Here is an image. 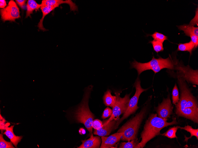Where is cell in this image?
Wrapping results in <instances>:
<instances>
[{"mask_svg":"<svg viewBox=\"0 0 198 148\" xmlns=\"http://www.w3.org/2000/svg\"><path fill=\"white\" fill-rule=\"evenodd\" d=\"M178 82L181 93L179 100L176 104V114L198 123V106L196 99L184 79L178 78Z\"/></svg>","mask_w":198,"mask_h":148,"instance_id":"1","label":"cell"},{"mask_svg":"<svg viewBox=\"0 0 198 148\" xmlns=\"http://www.w3.org/2000/svg\"><path fill=\"white\" fill-rule=\"evenodd\" d=\"M167 119H163L158 117L156 113L150 114L146 120L140 134L141 140L137 148H143L150 140L156 136L160 135V131L163 128L178 123L175 118L170 122H167Z\"/></svg>","mask_w":198,"mask_h":148,"instance_id":"2","label":"cell"},{"mask_svg":"<svg viewBox=\"0 0 198 148\" xmlns=\"http://www.w3.org/2000/svg\"><path fill=\"white\" fill-rule=\"evenodd\" d=\"M148 110V106L146 104L143 106L139 113L127 121L119 128L117 132L123 134L121 140L127 142L138 139L139 129L147 114Z\"/></svg>","mask_w":198,"mask_h":148,"instance_id":"3","label":"cell"},{"mask_svg":"<svg viewBox=\"0 0 198 148\" xmlns=\"http://www.w3.org/2000/svg\"><path fill=\"white\" fill-rule=\"evenodd\" d=\"M93 86L90 85L85 90L81 103L75 112V117L77 121L84 124L89 132L90 136L92 134V123L95 116L90 111L88 102Z\"/></svg>","mask_w":198,"mask_h":148,"instance_id":"4","label":"cell"},{"mask_svg":"<svg viewBox=\"0 0 198 148\" xmlns=\"http://www.w3.org/2000/svg\"><path fill=\"white\" fill-rule=\"evenodd\" d=\"M176 63L173 61L170 56L166 58H163L160 56L156 58L153 56L149 62L141 63L134 60L131 65V68L135 69L139 75L143 72L147 70H152L155 74L164 68L173 70Z\"/></svg>","mask_w":198,"mask_h":148,"instance_id":"5","label":"cell"},{"mask_svg":"<svg viewBox=\"0 0 198 148\" xmlns=\"http://www.w3.org/2000/svg\"><path fill=\"white\" fill-rule=\"evenodd\" d=\"M133 86L136 89L135 92L133 96L130 99L126 111L122 117L117 120L114 130L117 128L120 124L124 120L136 111L139 107L138 106V103L140 95L143 92L146 91L148 89H144L141 87L140 81L138 77L137 78Z\"/></svg>","mask_w":198,"mask_h":148,"instance_id":"6","label":"cell"},{"mask_svg":"<svg viewBox=\"0 0 198 148\" xmlns=\"http://www.w3.org/2000/svg\"><path fill=\"white\" fill-rule=\"evenodd\" d=\"M114 94L116 96V100L115 105L112 108V114L109 118L105 122L103 125L107 124L113 120L117 121L120 116L123 114L127 108L131 93L126 94L123 97L120 96L119 92L116 91Z\"/></svg>","mask_w":198,"mask_h":148,"instance_id":"7","label":"cell"},{"mask_svg":"<svg viewBox=\"0 0 198 148\" xmlns=\"http://www.w3.org/2000/svg\"><path fill=\"white\" fill-rule=\"evenodd\" d=\"M19 9L14 0L9 1L5 8L0 9V14L2 20L4 22L7 21L15 22V20L20 18Z\"/></svg>","mask_w":198,"mask_h":148,"instance_id":"8","label":"cell"},{"mask_svg":"<svg viewBox=\"0 0 198 148\" xmlns=\"http://www.w3.org/2000/svg\"><path fill=\"white\" fill-rule=\"evenodd\" d=\"M173 106L169 94L166 98H164L162 102L156 108L158 116L163 119H167L173 112Z\"/></svg>","mask_w":198,"mask_h":148,"instance_id":"9","label":"cell"},{"mask_svg":"<svg viewBox=\"0 0 198 148\" xmlns=\"http://www.w3.org/2000/svg\"><path fill=\"white\" fill-rule=\"evenodd\" d=\"M181 72L183 74V76L184 79L193 84L198 85V70H194L190 67L183 66L182 65L177 66Z\"/></svg>","mask_w":198,"mask_h":148,"instance_id":"10","label":"cell"},{"mask_svg":"<svg viewBox=\"0 0 198 148\" xmlns=\"http://www.w3.org/2000/svg\"><path fill=\"white\" fill-rule=\"evenodd\" d=\"M122 134V132H117L108 137L101 136L102 143L100 148L112 147L120 141Z\"/></svg>","mask_w":198,"mask_h":148,"instance_id":"11","label":"cell"},{"mask_svg":"<svg viewBox=\"0 0 198 148\" xmlns=\"http://www.w3.org/2000/svg\"><path fill=\"white\" fill-rule=\"evenodd\" d=\"M68 4L70 7L71 11H77L78 7L76 4L71 0H43L42 1L41 6H50L58 7L60 4Z\"/></svg>","mask_w":198,"mask_h":148,"instance_id":"12","label":"cell"},{"mask_svg":"<svg viewBox=\"0 0 198 148\" xmlns=\"http://www.w3.org/2000/svg\"><path fill=\"white\" fill-rule=\"evenodd\" d=\"M117 121L113 120L107 124L103 125L100 129L93 131V134L99 136H106L109 135L112 131L114 130Z\"/></svg>","mask_w":198,"mask_h":148,"instance_id":"13","label":"cell"},{"mask_svg":"<svg viewBox=\"0 0 198 148\" xmlns=\"http://www.w3.org/2000/svg\"><path fill=\"white\" fill-rule=\"evenodd\" d=\"M82 144L78 148H98L100 147L101 139L99 136H94L92 134L89 139L82 140Z\"/></svg>","mask_w":198,"mask_h":148,"instance_id":"14","label":"cell"},{"mask_svg":"<svg viewBox=\"0 0 198 148\" xmlns=\"http://www.w3.org/2000/svg\"><path fill=\"white\" fill-rule=\"evenodd\" d=\"M14 127V125L11 126L9 127H7L4 134L10 139L13 144L17 147L18 144L20 142L23 136H17L15 134L13 131Z\"/></svg>","mask_w":198,"mask_h":148,"instance_id":"15","label":"cell"},{"mask_svg":"<svg viewBox=\"0 0 198 148\" xmlns=\"http://www.w3.org/2000/svg\"><path fill=\"white\" fill-rule=\"evenodd\" d=\"M177 27L180 30L183 31L185 35L190 37L192 35H194L198 37V27L186 24L177 26Z\"/></svg>","mask_w":198,"mask_h":148,"instance_id":"16","label":"cell"},{"mask_svg":"<svg viewBox=\"0 0 198 148\" xmlns=\"http://www.w3.org/2000/svg\"><path fill=\"white\" fill-rule=\"evenodd\" d=\"M56 8L53 6H41L40 8L42 12V16L37 25V27L39 30H42L43 31L47 30L46 29L43 25V22L44 19L46 15Z\"/></svg>","mask_w":198,"mask_h":148,"instance_id":"17","label":"cell"},{"mask_svg":"<svg viewBox=\"0 0 198 148\" xmlns=\"http://www.w3.org/2000/svg\"><path fill=\"white\" fill-rule=\"evenodd\" d=\"M103 98V103L106 106L113 108L116 104V96L112 95L111 94V91L109 89L104 93Z\"/></svg>","mask_w":198,"mask_h":148,"instance_id":"18","label":"cell"},{"mask_svg":"<svg viewBox=\"0 0 198 148\" xmlns=\"http://www.w3.org/2000/svg\"><path fill=\"white\" fill-rule=\"evenodd\" d=\"M41 4L37 3L34 0H28L26 4L27 11L25 17H31V14L34 10L37 11L41 7Z\"/></svg>","mask_w":198,"mask_h":148,"instance_id":"19","label":"cell"},{"mask_svg":"<svg viewBox=\"0 0 198 148\" xmlns=\"http://www.w3.org/2000/svg\"><path fill=\"white\" fill-rule=\"evenodd\" d=\"M178 51H187L189 52L190 55L192 54V51L194 49L195 45L191 40L190 42L178 44Z\"/></svg>","mask_w":198,"mask_h":148,"instance_id":"20","label":"cell"},{"mask_svg":"<svg viewBox=\"0 0 198 148\" xmlns=\"http://www.w3.org/2000/svg\"><path fill=\"white\" fill-rule=\"evenodd\" d=\"M178 129H183L187 131V132H189L191 134V136L189 137H186V136H185V139L184 141L186 142L187 143L188 140L189 139L191 138L193 136H195L198 139V129H194L191 126L187 125L185 126L184 127H181L178 126Z\"/></svg>","mask_w":198,"mask_h":148,"instance_id":"21","label":"cell"},{"mask_svg":"<svg viewBox=\"0 0 198 148\" xmlns=\"http://www.w3.org/2000/svg\"><path fill=\"white\" fill-rule=\"evenodd\" d=\"M139 143L138 139L127 142H121L120 144L119 148H137Z\"/></svg>","mask_w":198,"mask_h":148,"instance_id":"22","label":"cell"},{"mask_svg":"<svg viewBox=\"0 0 198 148\" xmlns=\"http://www.w3.org/2000/svg\"><path fill=\"white\" fill-rule=\"evenodd\" d=\"M178 129V126H174L170 128L164 133L160 134V135L165 136L170 139L177 138L176 133Z\"/></svg>","mask_w":198,"mask_h":148,"instance_id":"23","label":"cell"},{"mask_svg":"<svg viewBox=\"0 0 198 148\" xmlns=\"http://www.w3.org/2000/svg\"><path fill=\"white\" fill-rule=\"evenodd\" d=\"M151 36L154 40L159 41L162 43L165 40H168L167 36L157 32H155L151 35L147 34V36Z\"/></svg>","mask_w":198,"mask_h":148,"instance_id":"24","label":"cell"},{"mask_svg":"<svg viewBox=\"0 0 198 148\" xmlns=\"http://www.w3.org/2000/svg\"><path fill=\"white\" fill-rule=\"evenodd\" d=\"M148 43L152 44L154 51L157 53L159 52L163 51L164 48L162 43L154 40L150 41Z\"/></svg>","mask_w":198,"mask_h":148,"instance_id":"25","label":"cell"},{"mask_svg":"<svg viewBox=\"0 0 198 148\" xmlns=\"http://www.w3.org/2000/svg\"><path fill=\"white\" fill-rule=\"evenodd\" d=\"M172 99L173 103L174 105H176L179 100V91L176 84H175L172 90Z\"/></svg>","mask_w":198,"mask_h":148,"instance_id":"26","label":"cell"},{"mask_svg":"<svg viewBox=\"0 0 198 148\" xmlns=\"http://www.w3.org/2000/svg\"><path fill=\"white\" fill-rule=\"evenodd\" d=\"M0 148H14L12 143L6 141L4 139L3 134H0Z\"/></svg>","mask_w":198,"mask_h":148,"instance_id":"27","label":"cell"},{"mask_svg":"<svg viewBox=\"0 0 198 148\" xmlns=\"http://www.w3.org/2000/svg\"><path fill=\"white\" fill-rule=\"evenodd\" d=\"M103 125L102 122L98 119H94L92 123V127L95 130L100 129Z\"/></svg>","mask_w":198,"mask_h":148,"instance_id":"28","label":"cell"},{"mask_svg":"<svg viewBox=\"0 0 198 148\" xmlns=\"http://www.w3.org/2000/svg\"><path fill=\"white\" fill-rule=\"evenodd\" d=\"M112 113V110L108 107L106 108L102 115V118L105 119L111 116Z\"/></svg>","mask_w":198,"mask_h":148,"instance_id":"29","label":"cell"},{"mask_svg":"<svg viewBox=\"0 0 198 148\" xmlns=\"http://www.w3.org/2000/svg\"><path fill=\"white\" fill-rule=\"evenodd\" d=\"M0 119V129L1 131H3L4 130H6V128L9 125L10 123H7L5 124V122L6 121L1 116V114Z\"/></svg>","mask_w":198,"mask_h":148,"instance_id":"30","label":"cell"},{"mask_svg":"<svg viewBox=\"0 0 198 148\" xmlns=\"http://www.w3.org/2000/svg\"><path fill=\"white\" fill-rule=\"evenodd\" d=\"M197 12H196V15L194 17L191 21L189 23V25L192 26L197 25L198 26V8H197L196 10Z\"/></svg>","mask_w":198,"mask_h":148,"instance_id":"31","label":"cell"},{"mask_svg":"<svg viewBox=\"0 0 198 148\" xmlns=\"http://www.w3.org/2000/svg\"><path fill=\"white\" fill-rule=\"evenodd\" d=\"M190 37L191 40L195 45L194 49L197 48L198 46V37L194 35H193L190 36Z\"/></svg>","mask_w":198,"mask_h":148,"instance_id":"32","label":"cell"},{"mask_svg":"<svg viewBox=\"0 0 198 148\" xmlns=\"http://www.w3.org/2000/svg\"><path fill=\"white\" fill-rule=\"evenodd\" d=\"M15 1L16 3L22 8L25 5V2L27 1L25 0H16Z\"/></svg>","mask_w":198,"mask_h":148,"instance_id":"33","label":"cell"},{"mask_svg":"<svg viewBox=\"0 0 198 148\" xmlns=\"http://www.w3.org/2000/svg\"><path fill=\"white\" fill-rule=\"evenodd\" d=\"M0 7L4 8L7 6L6 1L5 0H0Z\"/></svg>","mask_w":198,"mask_h":148,"instance_id":"34","label":"cell"}]
</instances>
